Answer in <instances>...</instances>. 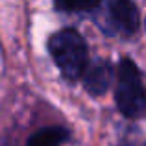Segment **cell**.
<instances>
[{
  "label": "cell",
  "instance_id": "obj_6",
  "mask_svg": "<svg viewBox=\"0 0 146 146\" xmlns=\"http://www.w3.org/2000/svg\"><path fill=\"white\" fill-rule=\"evenodd\" d=\"M61 11H91L96 9L102 0H54Z\"/></svg>",
  "mask_w": 146,
  "mask_h": 146
},
{
  "label": "cell",
  "instance_id": "obj_5",
  "mask_svg": "<svg viewBox=\"0 0 146 146\" xmlns=\"http://www.w3.org/2000/svg\"><path fill=\"white\" fill-rule=\"evenodd\" d=\"M67 139V131L61 128H46L33 133L28 141V146H61Z\"/></svg>",
  "mask_w": 146,
  "mask_h": 146
},
{
  "label": "cell",
  "instance_id": "obj_1",
  "mask_svg": "<svg viewBox=\"0 0 146 146\" xmlns=\"http://www.w3.org/2000/svg\"><path fill=\"white\" fill-rule=\"evenodd\" d=\"M48 50L61 74L68 80H78L87 68V44L76 30L65 28L56 32L48 41Z\"/></svg>",
  "mask_w": 146,
  "mask_h": 146
},
{
  "label": "cell",
  "instance_id": "obj_4",
  "mask_svg": "<svg viewBox=\"0 0 146 146\" xmlns=\"http://www.w3.org/2000/svg\"><path fill=\"white\" fill-rule=\"evenodd\" d=\"M83 80H85V87L91 94H102L109 89L111 80H113V70L107 61H94L89 68L83 72Z\"/></svg>",
  "mask_w": 146,
  "mask_h": 146
},
{
  "label": "cell",
  "instance_id": "obj_3",
  "mask_svg": "<svg viewBox=\"0 0 146 146\" xmlns=\"http://www.w3.org/2000/svg\"><path fill=\"white\" fill-rule=\"evenodd\" d=\"M109 19L124 33H135L139 26V13L131 0H107Z\"/></svg>",
  "mask_w": 146,
  "mask_h": 146
},
{
  "label": "cell",
  "instance_id": "obj_2",
  "mask_svg": "<svg viewBox=\"0 0 146 146\" xmlns=\"http://www.w3.org/2000/svg\"><path fill=\"white\" fill-rule=\"evenodd\" d=\"M117 106L128 118H137L146 113V93L137 67L129 59H122L117 68Z\"/></svg>",
  "mask_w": 146,
  "mask_h": 146
}]
</instances>
